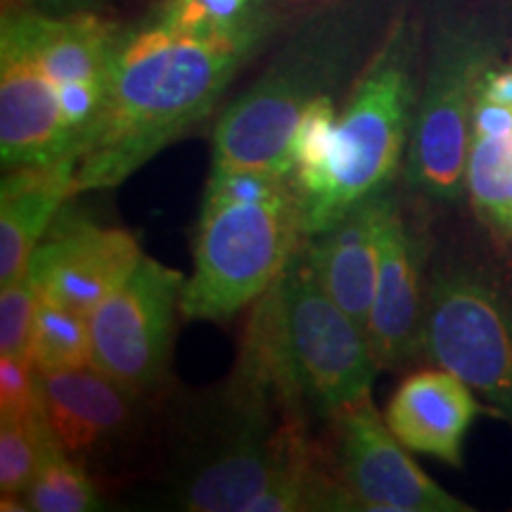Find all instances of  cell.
Wrapping results in <instances>:
<instances>
[{
	"label": "cell",
	"mask_w": 512,
	"mask_h": 512,
	"mask_svg": "<svg viewBox=\"0 0 512 512\" xmlns=\"http://www.w3.org/2000/svg\"><path fill=\"white\" fill-rule=\"evenodd\" d=\"M302 240L292 176L211 166L181 297L183 318L223 323L247 309L278 280Z\"/></svg>",
	"instance_id": "2"
},
{
	"label": "cell",
	"mask_w": 512,
	"mask_h": 512,
	"mask_svg": "<svg viewBox=\"0 0 512 512\" xmlns=\"http://www.w3.org/2000/svg\"><path fill=\"white\" fill-rule=\"evenodd\" d=\"M418 351L458 375L512 425V306L489 280L470 271L437 275Z\"/></svg>",
	"instance_id": "8"
},
{
	"label": "cell",
	"mask_w": 512,
	"mask_h": 512,
	"mask_svg": "<svg viewBox=\"0 0 512 512\" xmlns=\"http://www.w3.org/2000/svg\"><path fill=\"white\" fill-rule=\"evenodd\" d=\"M183 287L181 271L145 254L126 283L88 316L91 366L133 399L157 396L169 382Z\"/></svg>",
	"instance_id": "9"
},
{
	"label": "cell",
	"mask_w": 512,
	"mask_h": 512,
	"mask_svg": "<svg viewBox=\"0 0 512 512\" xmlns=\"http://www.w3.org/2000/svg\"><path fill=\"white\" fill-rule=\"evenodd\" d=\"M494 53V38L484 24L467 19L439 27L408 143L406 183L411 190L439 202L460 197L472 145V114Z\"/></svg>",
	"instance_id": "7"
},
{
	"label": "cell",
	"mask_w": 512,
	"mask_h": 512,
	"mask_svg": "<svg viewBox=\"0 0 512 512\" xmlns=\"http://www.w3.org/2000/svg\"><path fill=\"white\" fill-rule=\"evenodd\" d=\"M38 302L41 297H38L29 273L15 283L3 285V292H0V356L31 358Z\"/></svg>",
	"instance_id": "24"
},
{
	"label": "cell",
	"mask_w": 512,
	"mask_h": 512,
	"mask_svg": "<svg viewBox=\"0 0 512 512\" xmlns=\"http://www.w3.org/2000/svg\"><path fill=\"white\" fill-rule=\"evenodd\" d=\"M79 159L5 171L0 183V285L24 278L64 204L74 200Z\"/></svg>",
	"instance_id": "17"
},
{
	"label": "cell",
	"mask_w": 512,
	"mask_h": 512,
	"mask_svg": "<svg viewBox=\"0 0 512 512\" xmlns=\"http://www.w3.org/2000/svg\"><path fill=\"white\" fill-rule=\"evenodd\" d=\"M479 98L501 102L512 107V69H494L484 74L482 86H479Z\"/></svg>",
	"instance_id": "28"
},
{
	"label": "cell",
	"mask_w": 512,
	"mask_h": 512,
	"mask_svg": "<svg viewBox=\"0 0 512 512\" xmlns=\"http://www.w3.org/2000/svg\"><path fill=\"white\" fill-rule=\"evenodd\" d=\"M425 297H422L420 252L399 204L387 195L380 223V261L375 297L368 318V342L380 370L408 361L420 344Z\"/></svg>",
	"instance_id": "13"
},
{
	"label": "cell",
	"mask_w": 512,
	"mask_h": 512,
	"mask_svg": "<svg viewBox=\"0 0 512 512\" xmlns=\"http://www.w3.org/2000/svg\"><path fill=\"white\" fill-rule=\"evenodd\" d=\"M512 133V107L477 98L472 114V138H498Z\"/></svg>",
	"instance_id": "26"
},
{
	"label": "cell",
	"mask_w": 512,
	"mask_h": 512,
	"mask_svg": "<svg viewBox=\"0 0 512 512\" xmlns=\"http://www.w3.org/2000/svg\"><path fill=\"white\" fill-rule=\"evenodd\" d=\"M389 192L351 207L330 228L304 238L311 264L330 297L368 335L380 261V223Z\"/></svg>",
	"instance_id": "16"
},
{
	"label": "cell",
	"mask_w": 512,
	"mask_h": 512,
	"mask_svg": "<svg viewBox=\"0 0 512 512\" xmlns=\"http://www.w3.org/2000/svg\"><path fill=\"white\" fill-rule=\"evenodd\" d=\"M53 441L55 434L46 418L34 422H0L3 498H24Z\"/></svg>",
	"instance_id": "23"
},
{
	"label": "cell",
	"mask_w": 512,
	"mask_h": 512,
	"mask_svg": "<svg viewBox=\"0 0 512 512\" xmlns=\"http://www.w3.org/2000/svg\"><path fill=\"white\" fill-rule=\"evenodd\" d=\"M278 15L230 34H181L145 19L126 29L105 110L79 155L74 200L117 188L219 105Z\"/></svg>",
	"instance_id": "1"
},
{
	"label": "cell",
	"mask_w": 512,
	"mask_h": 512,
	"mask_svg": "<svg viewBox=\"0 0 512 512\" xmlns=\"http://www.w3.org/2000/svg\"><path fill=\"white\" fill-rule=\"evenodd\" d=\"M465 183L482 219L501 233H512V133L472 138Z\"/></svg>",
	"instance_id": "19"
},
{
	"label": "cell",
	"mask_w": 512,
	"mask_h": 512,
	"mask_svg": "<svg viewBox=\"0 0 512 512\" xmlns=\"http://www.w3.org/2000/svg\"><path fill=\"white\" fill-rule=\"evenodd\" d=\"M373 41L370 3H339L311 15L247 91L221 112L214 164L292 176V143L306 107L361 67Z\"/></svg>",
	"instance_id": "3"
},
{
	"label": "cell",
	"mask_w": 512,
	"mask_h": 512,
	"mask_svg": "<svg viewBox=\"0 0 512 512\" xmlns=\"http://www.w3.org/2000/svg\"><path fill=\"white\" fill-rule=\"evenodd\" d=\"M105 0H3V10L34 12L46 17H64L74 12H91Z\"/></svg>",
	"instance_id": "27"
},
{
	"label": "cell",
	"mask_w": 512,
	"mask_h": 512,
	"mask_svg": "<svg viewBox=\"0 0 512 512\" xmlns=\"http://www.w3.org/2000/svg\"><path fill=\"white\" fill-rule=\"evenodd\" d=\"M41 394L50 430L74 458L91 456L124 437L140 403L93 366L41 373Z\"/></svg>",
	"instance_id": "15"
},
{
	"label": "cell",
	"mask_w": 512,
	"mask_h": 512,
	"mask_svg": "<svg viewBox=\"0 0 512 512\" xmlns=\"http://www.w3.org/2000/svg\"><path fill=\"white\" fill-rule=\"evenodd\" d=\"M415 55V29L396 19L339 112L328 176L302 207L304 238L330 228L354 204L387 192L399 174L418 105Z\"/></svg>",
	"instance_id": "5"
},
{
	"label": "cell",
	"mask_w": 512,
	"mask_h": 512,
	"mask_svg": "<svg viewBox=\"0 0 512 512\" xmlns=\"http://www.w3.org/2000/svg\"><path fill=\"white\" fill-rule=\"evenodd\" d=\"M216 408L174 479L178 510L247 512L268 489L304 475L323 456L311 420L285 413L233 375Z\"/></svg>",
	"instance_id": "4"
},
{
	"label": "cell",
	"mask_w": 512,
	"mask_h": 512,
	"mask_svg": "<svg viewBox=\"0 0 512 512\" xmlns=\"http://www.w3.org/2000/svg\"><path fill=\"white\" fill-rule=\"evenodd\" d=\"M41 373L31 358L0 356V422L43 420Z\"/></svg>",
	"instance_id": "25"
},
{
	"label": "cell",
	"mask_w": 512,
	"mask_h": 512,
	"mask_svg": "<svg viewBox=\"0 0 512 512\" xmlns=\"http://www.w3.org/2000/svg\"><path fill=\"white\" fill-rule=\"evenodd\" d=\"M273 10L266 0H162L147 19L181 34H230L259 22Z\"/></svg>",
	"instance_id": "22"
},
{
	"label": "cell",
	"mask_w": 512,
	"mask_h": 512,
	"mask_svg": "<svg viewBox=\"0 0 512 512\" xmlns=\"http://www.w3.org/2000/svg\"><path fill=\"white\" fill-rule=\"evenodd\" d=\"M79 159L62 117L60 93L38 62L27 15L0 19V159L3 171Z\"/></svg>",
	"instance_id": "11"
},
{
	"label": "cell",
	"mask_w": 512,
	"mask_h": 512,
	"mask_svg": "<svg viewBox=\"0 0 512 512\" xmlns=\"http://www.w3.org/2000/svg\"><path fill=\"white\" fill-rule=\"evenodd\" d=\"M31 361L38 373H60V370L91 366L88 318L41 299L34 339H31Z\"/></svg>",
	"instance_id": "20"
},
{
	"label": "cell",
	"mask_w": 512,
	"mask_h": 512,
	"mask_svg": "<svg viewBox=\"0 0 512 512\" xmlns=\"http://www.w3.org/2000/svg\"><path fill=\"white\" fill-rule=\"evenodd\" d=\"M254 304L313 420L370 394L380 363L361 325L320 283L304 240Z\"/></svg>",
	"instance_id": "6"
},
{
	"label": "cell",
	"mask_w": 512,
	"mask_h": 512,
	"mask_svg": "<svg viewBox=\"0 0 512 512\" xmlns=\"http://www.w3.org/2000/svg\"><path fill=\"white\" fill-rule=\"evenodd\" d=\"M22 503L34 512H88L98 508L100 498L79 458L69 456L55 439Z\"/></svg>",
	"instance_id": "21"
},
{
	"label": "cell",
	"mask_w": 512,
	"mask_h": 512,
	"mask_svg": "<svg viewBox=\"0 0 512 512\" xmlns=\"http://www.w3.org/2000/svg\"><path fill=\"white\" fill-rule=\"evenodd\" d=\"M482 406L472 389L451 370L408 375L384 411V422L408 451L463 465V444Z\"/></svg>",
	"instance_id": "14"
},
{
	"label": "cell",
	"mask_w": 512,
	"mask_h": 512,
	"mask_svg": "<svg viewBox=\"0 0 512 512\" xmlns=\"http://www.w3.org/2000/svg\"><path fill=\"white\" fill-rule=\"evenodd\" d=\"M330 422L325 446L332 472L354 510L373 512H470L415 465L394 437L370 394L344 406Z\"/></svg>",
	"instance_id": "10"
},
{
	"label": "cell",
	"mask_w": 512,
	"mask_h": 512,
	"mask_svg": "<svg viewBox=\"0 0 512 512\" xmlns=\"http://www.w3.org/2000/svg\"><path fill=\"white\" fill-rule=\"evenodd\" d=\"M17 12V10H15ZM38 62L55 88L105 86L110 88L114 64L126 29L98 12H74L46 17L24 12Z\"/></svg>",
	"instance_id": "18"
},
{
	"label": "cell",
	"mask_w": 512,
	"mask_h": 512,
	"mask_svg": "<svg viewBox=\"0 0 512 512\" xmlns=\"http://www.w3.org/2000/svg\"><path fill=\"white\" fill-rule=\"evenodd\" d=\"M143 256L136 235L126 228L74 219L62 209L27 273L38 297L88 318L126 283Z\"/></svg>",
	"instance_id": "12"
}]
</instances>
